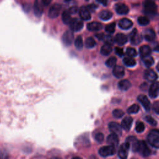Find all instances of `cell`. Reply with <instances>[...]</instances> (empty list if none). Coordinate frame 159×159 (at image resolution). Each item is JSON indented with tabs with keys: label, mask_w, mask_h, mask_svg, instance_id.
Segmentation results:
<instances>
[{
	"label": "cell",
	"mask_w": 159,
	"mask_h": 159,
	"mask_svg": "<svg viewBox=\"0 0 159 159\" xmlns=\"http://www.w3.org/2000/svg\"><path fill=\"white\" fill-rule=\"evenodd\" d=\"M149 96L152 98H155L158 95V83L157 81L154 82L152 83L150 88L148 91Z\"/></svg>",
	"instance_id": "obj_16"
},
{
	"label": "cell",
	"mask_w": 159,
	"mask_h": 159,
	"mask_svg": "<svg viewBox=\"0 0 159 159\" xmlns=\"http://www.w3.org/2000/svg\"><path fill=\"white\" fill-rule=\"evenodd\" d=\"M132 25H133L132 21L127 18L122 19L119 22V26L122 29H124V30L129 29Z\"/></svg>",
	"instance_id": "obj_18"
},
{
	"label": "cell",
	"mask_w": 159,
	"mask_h": 159,
	"mask_svg": "<svg viewBox=\"0 0 159 159\" xmlns=\"http://www.w3.org/2000/svg\"><path fill=\"white\" fill-rule=\"evenodd\" d=\"M140 55L142 58L150 55L152 52V50L148 45H143L141 46L139 48Z\"/></svg>",
	"instance_id": "obj_25"
},
{
	"label": "cell",
	"mask_w": 159,
	"mask_h": 159,
	"mask_svg": "<svg viewBox=\"0 0 159 159\" xmlns=\"http://www.w3.org/2000/svg\"><path fill=\"white\" fill-rule=\"evenodd\" d=\"M123 63L127 66H129V67L134 66L136 65L135 60H134L132 57H125L123 60Z\"/></svg>",
	"instance_id": "obj_29"
},
{
	"label": "cell",
	"mask_w": 159,
	"mask_h": 159,
	"mask_svg": "<svg viewBox=\"0 0 159 159\" xmlns=\"http://www.w3.org/2000/svg\"><path fill=\"white\" fill-rule=\"evenodd\" d=\"M96 1L104 6H107V0H96Z\"/></svg>",
	"instance_id": "obj_48"
},
{
	"label": "cell",
	"mask_w": 159,
	"mask_h": 159,
	"mask_svg": "<svg viewBox=\"0 0 159 159\" xmlns=\"http://www.w3.org/2000/svg\"><path fill=\"white\" fill-rule=\"evenodd\" d=\"M153 111L157 114H159V102L158 101H156L153 103Z\"/></svg>",
	"instance_id": "obj_44"
},
{
	"label": "cell",
	"mask_w": 159,
	"mask_h": 159,
	"mask_svg": "<svg viewBox=\"0 0 159 159\" xmlns=\"http://www.w3.org/2000/svg\"><path fill=\"white\" fill-rule=\"evenodd\" d=\"M109 129L111 133L114 134L118 136H120L122 134V127L117 122H111L109 124Z\"/></svg>",
	"instance_id": "obj_8"
},
{
	"label": "cell",
	"mask_w": 159,
	"mask_h": 159,
	"mask_svg": "<svg viewBox=\"0 0 159 159\" xmlns=\"http://www.w3.org/2000/svg\"><path fill=\"white\" fill-rule=\"evenodd\" d=\"M115 9L116 12L120 15L127 14L129 11V9L128 6L123 3L117 4L115 6Z\"/></svg>",
	"instance_id": "obj_14"
},
{
	"label": "cell",
	"mask_w": 159,
	"mask_h": 159,
	"mask_svg": "<svg viewBox=\"0 0 159 159\" xmlns=\"http://www.w3.org/2000/svg\"><path fill=\"white\" fill-rule=\"evenodd\" d=\"M51 2L52 0H42V4L45 6H48Z\"/></svg>",
	"instance_id": "obj_47"
},
{
	"label": "cell",
	"mask_w": 159,
	"mask_h": 159,
	"mask_svg": "<svg viewBox=\"0 0 159 159\" xmlns=\"http://www.w3.org/2000/svg\"><path fill=\"white\" fill-rule=\"evenodd\" d=\"M95 140L98 142V143H101L103 140H104V135L99 132L96 135H95Z\"/></svg>",
	"instance_id": "obj_43"
},
{
	"label": "cell",
	"mask_w": 159,
	"mask_h": 159,
	"mask_svg": "<svg viewBox=\"0 0 159 159\" xmlns=\"http://www.w3.org/2000/svg\"><path fill=\"white\" fill-rule=\"evenodd\" d=\"M143 36L147 41L151 42L155 39V32L152 29H147L143 32Z\"/></svg>",
	"instance_id": "obj_23"
},
{
	"label": "cell",
	"mask_w": 159,
	"mask_h": 159,
	"mask_svg": "<svg viewBox=\"0 0 159 159\" xmlns=\"http://www.w3.org/2000/svg\"><path fill=\"white\" fill-rule=\"evenodd\" d=\"M117 61V59L116 57H111L109 58H108L106 61V65L108 67H112L114 66L116 63Z\"/></svg>",
	"instance_id": "obj_36"
},
{
	"label": "cell",
	"mask_w": 159,
	"mask_h": 159,
	"mask_svg": "<svg viewBox=\"0 0 159 159\" xmlns=\"http://www.w3.org/2000/svg\"><path fill=\"white\" fill-rule=\"evenodd\" d=\"M131 86L130 82L127 80H122L118 83V87L122 91H127Z\"/></svg>",
	"instance_id": "obj_26"
},
{
	"label": "cell",
	"mask_w": 159,
	"mask_h": 159,
	"mask_svg": "<svg viewBox=\"0 0 159 159\" xmlns=\"http://www.w3.org/2000/svg\"><path fill=\"white\" fill-rule=\"evenodd\" d=\"M96 41L93 37H88L85 40V46L88 48H91L95 47Z\"/></svg>",
	"instance_id": "obj_32"
},
{
	"label": "cell",
	"mask_w": 159,
	"mask_h": 159,
	"mask_svg": "<svg viewBox=\"0 0 159 159\" xmlns=\"http://www.w3.org/2000/svg\"><path fill=\"white\" fill-rule=\"evenodd\" d=\"M68 11H69V12L71 14H76L78 11V8L76 6H73V7H70Z\"/></svg>",
	"instance_id": "obj_46"
},
{
	"label": "cell",
	"mask_w": 159,
	"mask_h": 159,
	"mask_svg": "<svg viewBox=\"0 0 159 159\" xmlns=\"http://www.w3.org/2000/svg\"><path fill=\"white\" fill-rule=\"evenodd\" d=\"M43 7L42 2H40L39 0H35L34 6V14L37 17H40L43 13Z\"/></svg>",
	"instance_id": "obj_21"
},
{
	"label": "cell",
	"mask_w": 159,
	"mask_h": 159,
	"mask_svg": "<svg viewBox=\"0 0 159 159\" xmlns=\"http://www.w3.org/2000/svg\"><path fill=\"white\" fill-rule=\"evenodd\" d=\"M62 20L64 24H69L71 20V14L68 11H65L62 14Z\"/></svg>",
	"instance_id": "obj_31"
},
{
	"label": "cell",
	"mask_w": 159,
	"mask_h": 159,
	"mask_svg": "<svg viewBox=\"0 0 159 159\" xmlns=\"http://www.w3.org/2000/svg\"><path fill=\"white\" fill-rule=\"evenodd\" d=\"M129 149H130L129 143L127 142L123 143L119 147V152H118V156L122 159L126 158L127 157Z\"/></svg>",
	"instance_id": "obj_7"
},
{
	"label": "cell",
	"mask_w": 159,
	"mask_h": 159,
	"mask_svg": "<svg viewBox=\"0 0 159 159\" xmlns=\"http://www.w3.org/2000/svg\"><path fill=\"white\" fill-rule=\"evenodd\" d=\"M114 40L118 45H124L127 43V42L128 40V39H127V37L125 35H124V34L119 33V34H117L115 36V38H114Z\"/></svg>",
	"instance_id": "obj_22"
},
{
	"label": "cell",
	"mask_w": 159,
	"mask_h": 159,
	"mask_svg": "<svg viewBox=\"0 0 159 159\" xmlns=\"http://www.w3.org/2000/svg\"><path fill=\"white\" fill-rule=\"evenodd\" d=\"M112 46L109 43H105L101 48V53L104 56H107L112 52Z\"/></svg>",
	"instance_id": "obj_27"
},
{
	"label": "cell",
	"mask_w": 159,
	"mask_h": 159,
	"mask_svg": "<svg viewBox=\"0 0 159 159\" xmlns=\"http://www.w3.org/2000/svg\"><path fill=\"white\" fill-rule=\"evenodd\" d=\"M145 130V125L142 122H137L135 126V130L137 133H142Z\"/></svg>",
	"instance_id": "obj_37"
},
{
	"label": "cell",
	"mask_w": 159,
	"mask_h": 159,
	"mask_svg": "<svg viewBox=\"0 0 159 159\" xmlns=\"http://www.w3.org/2000/svg\"><path fill=\"white\" fill-rule=\"evenodd\" d=\"M75 45L78 50H81L83 47V42L81 36H78L75 40Z\"/></svg>",
	"instance_id": "obj_34"
},
{
	"label": "cell",
	"mask_w": 159,
	"mask_h": 159,
	"mask_svg": "<svg viewBox=\"0 0 159 159\" xmlns=\"http://www.w3.org/2000/svg\"><path fill=\"white\" fill-rule=\"evenodd\" d=\"M115 52L119 57H122L124 55L123 50L122 48H119V47H116L115 48Z\"/></svg>",
	"instance_id": "obj_45"
},
{
	"label": "cell",
	"mask_w": 159,
	"mask_h": 159,
	"mask_svg": "<svg viewBox=\"0 0 159 159\" xmlns=\"http://www.w3.org/2000/svg\"><path fill=\"white\" fill-rule=\"evenodd\" d=\"M104 34H102V33H101V34H96V37L97 38V39H98L99 40H102V39H103V37H104Z\"/></svg>",
	"instance_id": "obj_49"
},
{
	"label": "cell",
	"mask_w": 159,
	"mask_h": 159,
	"mask_svg": "<svg viewBox=\"0 0 159 159\" xmlns=\"http://www.w3.org/2000/svg\"><path fill=\"white\" fill-rule=\"evenodd\" d=\"M143 75L145 79L150 82H154L158 78V75H157V73L150 69L146 70L144 71Z\"/></svg>",
	"instance_id": "obj_11"
},
{
	"label": "cell",
	"mask_w": 159,
	"mask_h": 159,
	"mask_svg": "<svg viewBox=\"0 0 159 159\" xmlns=\"http://www.w3.org/2000/svg\"><path fill=\"white\" fill-rule=\"evenodd\" d=\"M87 29L90 31H99L102 29V25L98 22H92L87 24Z\"/></svg>",
	"instance_id": "obj_24"
},
{
	"label": "cell",
	"mask_w": 159,
	"mask_h": 159,
	"mask_svg": "<svg viewBox=\"0 0 159 159\" xmlns=\"http://www.w3.org/2000/svg\"><path fill=\"white\" fill-rule=\"evenodd\" d=\"M99 154L102 157L112 156L116 153V147L112 145H106L101 147L99 150Z\"/></svg>",
	"instance_id": "obj_3"
},
{
	"label": "cell",
	"mask_w": 159,
	"mask_h": 159,
	"mask_svg": "<svg viewBox=\"0 0 159 159\" xmlns=\"http://www.w3.org/2000/svg\"><path fill=\"white\" fill-rule=\"evenodd\" d=\"M140 110V107L138 104H134L130 106L127 110V112L128 114H136Z\"/></svg>",
	"instance_id": "obj_33"
},
{
	"label": "cell",
	"mask_w": 159,
	"mask_h": 159,
	"mask_svg": "<svg viewBox=\"0 0 159 159\" xmlns=\"http://www.w3.org/2000/svg\"><path fill=\"white\" fill-rule=\"evenodd\" d=\"M149 144L154 148H159V131L157 129L152 130L147 135Z\"/></svg>",
	"instance_id": "obj_2"
},
{
	"label": "cell",
	"mask_w": 159,
	"mask_h": 159,
	"mask_svg": "<svg viewBox=\"0 0 159 159\" xmlns=\"http://www.w3.org/2000/svg\"><path fill=\"white\" fill-rule=\"evenodd\" d=\"M138 23L142 26L147 25L150 23V20L148 17L145 16H140L138 18Z\"/></svg>",
	"instance_id": "obj_35"
},
{
	"label": "cell",
	"mask_w": 159,
	"mask_h": 159,
	"mask_svg": "<svg viewBox=\"0 0 159 159\" xmlns=\"http://www.w3.org/2000/svg\"><path fill=\"white\" fill-rule=\"evenodd\" d=\"M137 99L147 111H149L150 110V102L146 96L140 94L138 96Z\"/></svg>",
	"instance_id": "obj_12"
},
{
	"label": "cell",
	"mask_w": 159,
	"mask_h": 159,
	"mask_svg": "<svg viewBox=\"0 0 159 159\" xmlns=\"http://www.w3.org/2000/svg\"><path fill=\"white\" fill-rule=\"evenodd\" d=\"M112 114L113 116L116 118H121L122 116H124V112L123 111H122L121 109H114L112 112Z\"/></svg>",
	"instance_id": "obj_40"
},
{
	"label": "cell",
	"mask_w": 159,
	"mask_h": 159,
	"mask_svg": "<svg viewBox=\"0 0 159 159\" xmlns=\"http://www.w3.org/2000/svg\"><path fill=\"white\" fill-rule=\"evenodd\" d=\"M102 40H103L105 43H109L111 45H112L114 43L113 38L111 35H104Z\"/></svg>",
	"instance_id": "obj_42"
},
{
	"label": "cell",
	"mask_w": 159,
	"mask_h": 159,
	"mask_svg": "<svg viewBox=\"0 0 159 159\" xmlns=\"http://www.w3.org/2000/svg\"><path fill=\"white\" fill-rule=\"evenodd\" d=\"M112 73L115 77L117 78H120L124 76V74H125L124 68L122 66L115 65L112 70Z\"/></svg>",
	"instance_id": "obj_20"
},
{
	"label": "cell",
	"mask_w": 159,
	"mask_h": 159,
	"mask_svg": "<svg viewBox=\"0 0 159 159\" xmlns=\"http://www.w3.org/2000/svg\"><path fill=\"white\" fill-rule=\"evenodd\" d=\"M142 58V60L145 64V65L147 66V67H150L151 66H152L154 63V59L150 55H148L147 57H143Z\"/></svg>",
	"instance_id": "obj_30"
},
{
	"label": "cell",
	"mask_w": 159,
	"mask_h": 159,
	"mask_svg": "<svg viewBox=\"0 0 159 159\" xmlns=\"http://www.w3.org/2000/svg\"><path fill=\"white\" fill-rule=\"evenodd\" d=\"M62 42L66 46H70L73 42L74 35L72 30H66L62 35Z\"/></svg>",
	"instance_id": "obj_6"
},
{
	"label": "cell",
	"mask_w": 159,
	"mask_h": 159,
	"mask_svg": "<svg viewBox=\"0 0 159 159\" xmlns=\"http://www.w3.org/2000/svg\"><path fill=\"white\" fill-rule=\"evenodd\" d=\"M99 16L100 19H102V20H108L110 19H111V17L112 16V14L109 11L104 10V11H102L99 13Z\"/></svg>",
	"instance_id": "obj_28"
},
{
	"label": "cell",
	"mask_w": 159,
	"mask_h": 159,
	"mask_svg": "<svg viewBox=\"0 0 159 159\" xmlns=\"http://www.w3.org/2000/svg\"><path fill=\"white\" fill-rule=\"evenodd\" d=\"M107 143L110 145H112L114 147H117L119 143V136L114 134L111 133L107 137Z\"/></svg>",
	"instance_id": "obj_15"
},
{
	"label": "cell",
	"mask_w": 159,
	"mask_h": 159,
	"mask_svg": "<svg viewBox=\"0 0 159 159\" xmlns=\"http://www.w3.org/2000/svg\"><path fill=\"white\" fill-rule=\"evenodd\" d=\"M145 120H146L148 123H149V124H150V125H152L155 126V125H157V122L152 117H151V116H145Z\"/></svg>",
	"instance_id": "obj_41"
},
{
	"label": "cell",
	"mask_w": 159,
	"mask_h": 159,
	"mask_svg": "<svg viewBox=\"0 0 159 159\" xmlns=\"http://www.w3.org/2000/svg\"><path fill=\"white\" fill-rule=\"evenodd\" d=\"M61 10V5L58 4H55L51 6L48 11V16L49 17L53 19L58 16Z\"/></svg>",
	"instance_id": "obj_9"
},
{
	"label": "cell",
	"mask_w": 159,
	"mask_h": 159,
	"mask_svg": "<svg viewBox=\"0 0 159 159\" xmlns=\"http://www.w3.org/2000/svg\"><path fill=\"white\" fill-rule=\"evenodd\" d=\"M65 1H66V2H68V1H70V0H65Z\"/></svg>",
	"instance_id": "obj_50"
},
{
	"label": "cell",
	"mask_w": 159,
	"mask_h": 159,
	"mask_svg": "<svg viewBox=\"0 0 159 159\" xmlns=\"http://www.w3.org/2000/svg\"><path fill=\"white\" fill-rule=\"evenodd\" d=\"M80 16L81 19L84 20H88L91 19V12L89 11V9L87 8V7H82L79 11Z\"/></svg>",
	"instance_id": "obj_17"
},
{
	"label": "cell",
	"mask_w": 159,
	"mask_h": 159,
	"mask_svg": "<svg viewBox=\"0 0 159 159\" xmlns=\"http://www.w3.org/2000/svg\"><path fill=\"white\" fill-rule=\"evenodd\" d=\"M126 53L128 55V57H134L137 56V51L135 50V48H132V47H128L127 48L126 50Z\"/></svg>",
	"instance_id": "obj_39"
},
{
	"label": "cell",
	"mask_w": 159,
	"mask_h": 159,
	"mask_svg": "<svg viewBox=\"0 0 159 159\" xmlns=\"http://www.w3.org/2000/svg\"><path fill=\"white\" fill-rule=\"evenodd\" d=\"M69 25L71 30L74 32H78L83 27V22L77 18L71 19Z\"/></svg>",
	"instance_id": "obj_5"
},
{
	"label": "cell",
	"mask_w": 159,
	"mask_h": 159,
	"mask_svg": "<svg viewBox=\"0 0 159 159\" xmlns=\"http://www.w3.org/2000/svg\"><path fill=\"white\" fill-rule=\"evenodd\" d=\"M143 10L145 14L148 16H155L157 13V6L155 3V0H145Z\"/></svg>",
	"instance_id": "obj_1"
},
{
	"label": "cell",
	"mask_w": 159,
	"mask_h": 159,
	"mask_svg": "<svg viewBox=\"0 0 159 159\" xmlns=\"http://www.w3.org/2000/svg\"><path fill=\"white\" fill-rule=\"evenodd\" d=\"M115 28H116L115 22H112L106 26L105 30L107 32H108L109 34H113L115 31Z\"/></svg>",
	"instance_id": "obj_38"
},
{
	"label": "cell",
	"mask_w": 159,
	"mask_h": 159,
	"mask_svg": "<svg viewBox=\"0 0 159 159\" xmlns=\"http://www.w3.org/2000/svg\"><path fill=\"white\" fill-rule=\"evenodd\" d=\"M137 152L139 153V154L143 157H147L151 153L150 148L143 140H139Z\"/></svg>",
	"instance_id": "obj_4"
},
{
	"label": "cell",
	"mask_w": 159,
	"mask_h": 159,
	"mask_svg": "<svg viewBox=\"0 0 159 159\" xmlns=\"http://www.w3.org/2000/svg\"><path fill=\"white\" fill-rule=\"evenodd\" d=\"M126 142H127L129 143L130 147H132V150L134 152H137V149L139 147V141L137 139L136 137L134 136H130L127 138Z\"/></svg>",
	"instance_id": "obj_13"
},
{
	"label": "cell",
	"mask_w": 159,
	"mask_h": 159,
	"mask_svg": "<svg viewBox=\"0 0 159 159\" xmlns=\"http://www.w3.org/2000/svg\"><path fill=\"white\" fill-rule=\"evenodd\" d=\"M130 40L132 44L133 45H138L142 41V37L140 35H139L137 30L136 29H134L132 32L130 34Z\"/></svg>",
	"instance_id": "obj_10"
},
{
	"label": "cell",
	"mask_w": 159,
	"mask_h": 159,
	"mask_svg": "<svg viewBox=\"0 0 159 159\" xmlns=\"http://www.w3.org/2000/svg\"><path fill=\"white\" fill-rule=\"evenodd\" d=\"M132 122H133V119L131 117L127 116V117H124V119H122V120L121 122L122 129H124L126 131L129 130L132 126Z\"/></svg>",
	"instance_id": "obj_19"
}]
</instances>
